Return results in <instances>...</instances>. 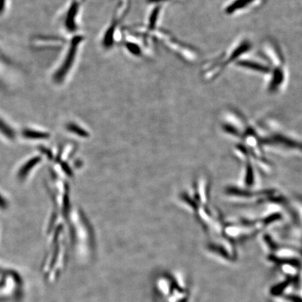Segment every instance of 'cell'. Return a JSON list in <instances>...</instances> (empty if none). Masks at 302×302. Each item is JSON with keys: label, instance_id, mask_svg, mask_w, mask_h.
Returning <instances> with one entry per match:
<instances>
[{"label": "cell", "instance_id": "5", "mask_svg": "<svg viewBox=\"0 0 302 302\" xmlns=\"http://www.w3.org/2000/svg\"><path fill=\"white\" fill-rule=\"evenodd\" d=\"M288 298L290 299V300L294 302H302V299L298 298V297L289 296L288 297Z\"/></svg>", "mask_w": 302, "mask_h": 302}, {"label": "cell", "instance_id": "2", "mask_svg": "<svg viewBox=\"0 0 302 302\" xmlns=\"http://www.w3.org/2000/svg\"><path fill=\"white\" fill-rule=\"evenodd\" d=\"M22 135L24 136L27 139H42V138H46V134L41 133V132H36V131H33L30 130H25L22 132Z\"/></svg>", "mask_w": 302, "mask_h": 302}, {"label": "cell", "instance_id": "4", "mask_svg": "<svg viewBox=\"0 0 302 302\" xmlns=\"http://www.w3.org/2000/svg\"><path fill=\"white\" fill-rule=\"evenodd\" d=\"M7 202L5 200L4 197H3L2 196H1V195H0V209H7Z\"/></svg>", "mask_w": 302, "mask_h": 302}, {"label": "cell", "instance_id": "1", "mask_svg": "<svg viewBox=\"0 0 302 302\" xmlns=\"http://www.w3.org/2000/svg\"><path fill=\"white\" fill-rule=\"evenodd\" d=\"M39 161L40 158L39 157H35V158L30 159L29 161L26 162L25 165L22 166L20 170H19L18 174V179L20 180L25 179L27 174H28V173L32 170L33 167H35L39 163Z\"/></svg>", "mask_w": 302, "mask_h": 302}, {"label": "cell", "instance_id": "3", "mask_svg": "<svg viewBox=\"0 0 302 302\" xmlns=\"http://www.w3.org/2000/svg\"><path fill=\"white\" fill-rule=\"evenodd\" d=\"M290 281H285V282L281 283V284L277 285V286L272 288V294L274 295H279L284 292V290L288 287L289 285Z\"/></svg>", "mask_w": 302, "mask_h": 302}]
</instances>
